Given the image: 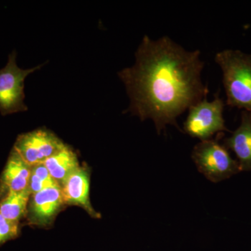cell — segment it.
I'll return each mask as SVG.
<instances>
[{
	"label": "cell",
	"mask_w": 251,
	"mask_h": 251,
	"mask_svg": "<svg viewBox=\"0 0 251 251\" xmlns=\"http://www.w3.org/2000/svg\"><path fill=\"white\" fill-rule=\"evenodd\" d=\"M57 185L59 184L51 176L47 168L43 163L31 167L29 185L31 195Z\"/></svg>",
	"instance_id": "4fadbf2b"
},
{
	"label": "cell",
	"mask_w": 251,
	"mask_h": 251,
	"mask_svg": "<svg viewBox=\"0 0 251 251\" xmlns=\"http://www.w3.org/2000/svg\"><path fill=\"white\" fill-rule=\"evenodd\" d=\"M191 157L200 173L211 182H220L241 172L237 160L217 140L201 141L193 148Z\"/></svg>",
	"instance_id": "3957f363"
},
{
	"label": "cell",
	"mask_w": 251,
	"mask_h": 251,
	"mask_svg": "<svg viewBox=\"0 0 251 251\" xmlns=\"http://www.w3.org/2000/svg\"><path fill=\"white\" fill-rule=\"evenodd\" d=\"M224 146L236 154L241 171H251V113L242 110L241 124Z\"/></svg>",
	"instance_id": "30bf717a"
},
{
	"label": "cell",
	"mask_w": 251,
	"mask_h": 251,
	"mask_svg": "<svg viewBox=\"0 0 251 251\" xmlns=\"http://www.w3.org/2000/svg\"><path fill=\"white\" fill-rule=\"evenodd\" d=\"M31 167L12 150L0 177V200L11 192H20L29 188Z\"/></svg>",
	"instance_id": "9c48e42d"
},
{
	"label": "cell",
	"mask_w": 251,
	"mask_h": 251,
	"mask_svg": "<svg viewBox=\"0 0 251 251\" xmlns=\"http://www.w3.org/2000/svg\"><path fill=\"white\" fill-rule=\"evenodd\" d=\"M43 164L60 186L74 171L80 167L76 153L67 145L48 158Z\"/></svg>",
	"instance_id": "8fae6325"
},
{
	"label": "cell",
	"mask_w": 251,
	"mask_h": 251,
	"mask_svg": "<svg viewBox=\"0 0 251 251\" xmlns=\"http://www.w3.org/2000/svg\"><path fill=\"white\" fill-rule=\"evenodd\" d=\"M65 146V144L52 132L38 129L19 135L13 150L32 167L42 164Z\"/></svg>",
	"instance_id": "8992f818"
},
{
	"label": "cell",
	"mask_w": 251,
	"mask_h": 251,
	"mask_svg": "<svg viewBox=\"0 0 251 251\" xmlns=\"http://www.w3.org/2000/svg\"><path fill=\"white\" fill-rule=\"evenodd\" d=\"M62 197L64 204L80 206L90 216L99 218L90 201V175L85 168L80 167L74 171L62 186Z\"/></svg>",
	"instance_id": "ba28073f"
},
{
	"label": "cell",
	"mask_w": 251,
	"mask_h": 251,
	"mask_svg": "<svg viewBox=\"0 0 251 251\" xmlns=\"http://www.w3.org/2000/svg\"><path fill=\"white\" fill-rule=\"evenodd\" d=\"M19 222L9 221L0 214V246L19 236Z\"/></svg>",
	"instance_id": "5bb4252c"
},
{
	"label": "cell",
	"mask_w": 251,
	"mask_h": 251,
	"mask_svg": "<svg viewBox=\"0 0 251 251\" xmlns=\"http://www.w3.org/2000/svg\"><path fill=\"white\" fill-rule=\"evenodd\" d=\"M225 105L219 93L212 101H209L206 97L195 104L188 109L183 126L184 133L201 141H205L212 139L218 133L228 131L224 118Z\"/></svg>",
	"instance_id": "277c9868"
},
{
	"label": "cell",
	"mask_w": 251,
	"mask_h": 251,
	"mask_svg": "<svg viewBox=\"0 0 251 251\" xmlns=\"http://www.w3.org/2000/svg\"><path fill=\"white\" fill-rule=\"evenodd\" d=\"M204 67L198 50H186L168 36H144L134 65L118 73L130 98L127 111L141 121L152 120L158 134L168 125L180 129L177 117L209 93Z\"/></svg>",
	"instance_id": "6da1fadb"
},
{
	"label": "cell",
	"mask_w": 251,
	"mask_h": 251,
	"mask_svg": "<svg viewBox=\"0 0 251 251\" xmlns=\"http://www.w3.org/2000/svg\"><path fill=\"white\" fill-rule=\"evenodd\" d=\"M31 196L29 188L20 192L8 193L0 200V214L9 221L20 222L27 214Z\"/></svg>",
	"instance_id": "7c38bea8"
},
{
	"label": "cell",
	"mask_w": 251,
	"mask_h": 251,
	"mask_svg": "<svg viewBox=\"0 0 251 251\" xmlns=\"http://www.w3.org/2000/svg\"><path fill=\"white\" fill-rule=\"evenodd\" d=\"M28 204L27 214L31 224H49L64 204L61 186L57 185L31 195Z\"/></svg>",
	"instance_id": "52a82bcc"
},
{
	"label": "cell",
	"mask_w": 251,
	"mask_h": 251,
	"mask_svg": "<svg viewBox=\"0 0 251 251\" xmlns=\"http://www.w3.org/2000/svg\"><path fill=\"white\" fill-rule=\"evenodd\" d=\"M16 55L15 51L10 54L6 67L0 70V113L3 116L27 110L24 103L25 80L28 75L44 66L21 69L16 63Z\"/></svg>",
	"instance_id": "5b68a950"
},
{
	"label": "cell",
	"mask_w": 251,
	"mask_h": 251,
	"mask_svg": "<svg viewBox=\"0 0 251 251\" xmlns=\"http://www.w3.org/2000/svg\"><path fill=\"white\" fill-rule=\"evenodd\" d=\"M226 94V105L251 113V54L226 49L216 54Z\"/></svg>",
	"instance_id": "7a4b0ae2"
}]
</instances>
